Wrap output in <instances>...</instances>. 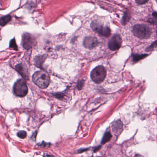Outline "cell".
<instances>
[{"label":"cell","mask_w":157,"mask_h":157,"mask_svg":"<svg viewBox=\"0 0 157 157\" xmlns=\"http://www.w3.org/2000/svg\"><path fill=\"white\" fill-rule=\"evenodd\" d=\"M16 70L18 71L21 74L22 76H23L25 78H26V77H28V75L26 74V71H25L24 67L22 66V64H18L17 66H16Z\"/></svg>","instance_id":"13"},{"label":"cell","mask_w":157,"mask_h":157,"mask_svg":"<svg viewBox=\"0 0 157 157\" xmlns=\"http://www.w3.org/2000/svg\"><path fill=\"white\" fill-rule=\"evenodd\" d=\"M18 136L21 139H24L26 136V133L25 131H20L18 133Z\"/></svg>","instance_id":"18"},{"label":"cell","mask_w":157,"mask_h":157,"mask_svg":"<svg viewBox=\"0 0 157 157\" xmlns=\"http://www.w3.org/2000/svg\"><path fill=\"white\" fill-rule=\"evenodd\" d=\"M14 93L19 97H24L28 93V87L25 81L20 79L17 81L14 87Z\"/></svg>","instance_id":"5"},{"label":"cell","mask_w":157,"mask_h":157,"mask_svg":"<svg viewBox=\"0 0 157 157\" xmlns=\"http://www.w3.org/2000/svg\"><path fill=\"white\" fill-rule=\"evenodd\" d=\"M123 124L120 120L114 121L112 123V130L115 134L119 133L122 130Z\"/></svg>","instance_id":"9"},{"label":"cell","mask_w":157,"mask_h":157,"mask_svg":"<svg viewBox=\"0 0 157 157\" xmlns=\"http://www.w3.org/2000/svg\"><path fill=\"white\" fill-rule=\"evenodd\" d=\"M45 56H39L36 57L35 59V63L36 64V66H41V64L43 63V61L45 60Z\"/></svg>","instance_id":"15"},{"label":"cell","mask_w":157,"mask_h":157,"mask_svg":"<svg viewBox=\"0 0 157 157\" xmlns=\"http://www.w3.org/2000/svg\"><path fill=\"white\" fill-rule=\"evenodd\" d=\"M156 47H157V40L153 43L150 46L148 47L146 49V51L149 52V51H153V50H154V49L156 48Z\"/></svg>","instance_id":"17"},{"label":"cell","mask_w":157,"mask_h":157,"mask_svg":"<svg viewBox=\"0 0 157 157\" xmlns=\"http://www.w3.org/2000/svg\"><path fill=\"white\" fill-rule=\"evenodd\" d=\"M148 21L149 23L153 24V25H155L157 23V22L155 21V19H148Z\"/></svg>","instance_id":"20"},{"label":"cell","mask_w":157,"mask_h":157,"mask_svg":"<svg viewBox=\"0 0 157 157\" xmlns=\"http://www.w3.org/2000/svg\"><path fill=\"white\" fill-rule=\"evenodd\" d=\"M122 43V38L120 36L115 35L112 37L109 42V48L112 51H116L120 49Z\"/></svg>","instance_id":"6"},{"label":"cell","mask_w":157,"mask_h":157,"mask_svg":"<svg viewBox=\"0 0 157 157\" xmlns=\"http://www.w3.org/2000/svg\"><path fill=\"white\" fill-rule=\"evenodd\" d=\"M156 2H157V0H156Z\"/></svg>","instance_id":"22"},{"label":"cell","mask_w":157,"mask_h":157,"mask_svg":"<svg viewBox=\"0 0 157 157\" xmlns=\"http://www.w3.org/2000/svg\"><path fill=\"white\" fill-rule=\"evenodd\" d=\"M112 136L111 133L110 132H106L105 134H104V137H103V140L102 141V143L105 144L106 143H108V141H109L111 140L112 138Z\"/></svg>","instance_id":"14"},{"label":"cell","mask_w":157,"mask_h":157,"mask_svg":"<svg viewBox=\"0 0 157 157\" xmlns=\"http://www.w3.org/2000/svg\"><path fill=\"white\" fill-rule=\"evenodd\" d=\"M148 54H134L132 56V60L134 62H138L141 60L148 56Z\"/></svg>","instance_id":"11"},{"label":"cell","mask_w":157,"mask_h":157,"mask_svg":"<svg viewBox=\"0 0 157 157\" xmlns=\"http://www.w3.org/2000/svg\"><path fill=\"white\" fill-rule=\"evenodd\" d=\"M149 0H136V2L138 4H144L147 3Z\"/></svg>","instance_id":"19"},{"label":"cell","mask_w":157,"mask_h":157,"mask_svg":"<svg viewBox=\"0 0 157 157\" xmlns=\"http://www.w3.org/2000/svg\"><path fill=\"white\" fill-rule=\"evenodd\" d=\"M106 71L103 66H99L93 69L90 74L92 80L96 84L102 83L106 77Z\"/></svg>","instance_id":"3"},{"label":"cell","mask_w":157,"mask_h":157,"mask_svg":"<svg viewBox=\"0 0 157 157\" xmlns=\"http://www.w3.org/2000/svg\"><path fill=\"white\" fill-rule=\"evenodd\" d=\"M132 32L134 36L140 39H148L152 35L150 28L147 25L140 24L134 25Z\"/></svg>","instance_id":"2"},{"label":"cell","mask_w":157,"mask_h":157,"mask_svg":"<svg viewBox=\"0 0 157 157\" xmlns=\"http://www.w3.org/2000/svg\"><path fill=\"white\" fill-rule=\"evenodd\" d=\"M35 42L33 36L29 33H25L22 36V45L25 49H32Z\"/></svg>","instance_id":"7"},{"label":"cell","mask_w":157,"mask_h":157,"mask_svg":"<svg viewBox=\"0 0 157 157\" xmlns=\"http://www.w3.org/2000/svg\"><path fill=\"white\" fill-rule=\"evenodd\" d=\"M130 18H131V16H130V12L127 11L125 12L123 17L122 18L121 21L122 25H126L130 20Z\"/></svg>","instance_id":"10"},{"label":"cell","mask_w":157,"mask_h":157,"mask_svg":"<svg viewBox=\"0 0 157 157\" xmlns=\"http://www.w3.org/2000/svg\"><path fill=\"white\" fill-rule=\"evenodd\" d=\"M9 47L10 48L14 49V50H18V47L16 44V40L14 38H13L11 40L9 43Z\"/></svg>","instance_id":"16"},{"label":"cell","mask_w":157,"mask_h":157,"mask_svg":"<svg viewBox=\"0 0 157 157\" xmlns=\"http://www.w3.org/2000/svg\"></svg>","instance_id":"23"},{"label":"cell","mask_w":157,"mask_h":157,"mask_svg":"<svg viewBox=\"0 0 157 157\" xmlns=\"http://www.w3.org/2000/svg\"><path fill=\"white\" fill-rule=\"evenodd\" d=\"M32 81L40 88H46L49 84L50 77L48 73L40 71L34 74L32 76Z\"/></svg>","instance_id":"1"},{"label":"cell","mask_w":157,"mask_h":157,"mask_svg":"<svg viewBox=\"0 0 157 157\" xmlns=\"http://www.w3.org/2000/svg\"><path fill=\"white\" fill-rule=\"evenodd\" d=\"M153 17L154 18H155L156 19H157V12H153Z\"/></svg>","instance_id":"21"},{"label":"cell","mask_w":157,"mask_h":157,"mask_svg":"<svg viewBox=\"0 0 157 157\" xmlns=\"http://www.w3.org/2000/svg\"><path fill=\"white\" fill-rule=\"evenodd\" d=\"M91 27L93 31L102 36L109 37L111 34V29L107 26H104L101 23L97 21L92 22Z\"/></svg>","instance_id":"4"},{"label":"cell","mask_w":157,"mask_h":157,"mask_svg":"<svg viewBox=\"0 0 157 157\" xmlns=\"http://www.w3.org/2000/svg\"><path fill=\"white\" fill-rule=\"evenodd\" d=\"M12 17L10 15H8L7 16L1 17L0 19V25L1 26H4L8 23L11 20Z\"/></svg>","instance_id":"12"},{"label":"cell","mask_w":157,"mask_h":157,"mask_svg":"<svg viewBox=\"0 0 157 157\" xmlns=\"http://www.w3.org/2000/svg\"><path fill=\"white\" fill-rule=\"evenodd\" d=\"M83 44L87 49H92L95 48L98 44V41L97 38L93 36H87L84 39Z\"/></svg>","instance_id":"8"}]
</instances>
